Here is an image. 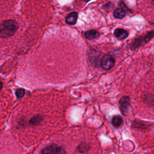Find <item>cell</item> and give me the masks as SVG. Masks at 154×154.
Instances as JSON below:
<instances>
[{
    "label": "cell",
    "instance_id": "1",
    "mask_svg": "<svg viewBox=\"0 0 154 154\" xmlns=\"http://www.w3.org/2000/svg\"><path fill=\"white\" fill-rule=\"evenodd\" d=\"M18 29L17 22L13 19L5 20L0 23V38H6L13 35Z\"/></svg>",
    "mask_w": 154,
    "mask_h": 154
},
{
    "label": "cell",
    "instance_id": "2",
    "mask_svg": "<svg viewBox=\"0 0 154 154\" xmlns=\"http://www.w3.org/2000/svg\"><path fill=\"white\" fill-rule=\"evenodd\" d=\"M41 154H66V152L61 146L52 144L45 147L42 150Z\"/></svg>",
    "mask_w": 154,
    "mask_h": 154
},
{
    "label": "cell",
    "instance_id": "3",
    "mask_svg": "<svg viewBox=\"0 0 154 154\" xmlns=\"http://www.w3.org/2000/svg\"><path fill=\"white\" fill-rule=\"evenodd\" d=\"M115 64L114 58L110 55H105L101 59L100 66L106 70L111 69Z\"/></svg>",
    "mask_w": 154,
    "mask_h": 154
},
{
    "label": "cell",
    "instance_id": "4",
    "mask_svg": "<svg viewBox=\"0 0 154 154\" xmlns=\"http://www.w3.org/2000/svg\"><path fill=\"white\" fill-rule=\"evenodd\" d=\"M120 109L123 115H127L131 109L130 99L128 96H123L119 100Z\"/></svg>",
    "mask_w": 154,
    "mask_h": 154
},
{
    "label": "cell",
    "instance_id": "5",
    "mask_svg": "<svg viewBox=\"0 0 154 154\" xmlns=\"http://www.w3.org/2000/svg\"><path fill=\"white\" fill-rule=\"evenodd\" d=\"M78 13L75 11L69 13L66 17V22L69 25H75L78 19Z\"/></svg>",
    "mask_w": 154,
    "mask_h": 154
},
{
    "label": "cell",
    "instance_id": "6",
    "mask_svg": "<svg viewBox=\"0 0 154 154\" xmlns=\"http://www.w3.org/2000/svg\"><path fill=\"white\" fill-rule=\"evenodd\" d=\"M114 34L115 36L121 40L126 38L128 36V32L126 30L122 28H117L114 30Z\"/></svg>",
    "mask_w": 154,
    "mask_h": 154
},
{
    "label": "cell",
    "instance_id": "7",
    "mask_svg": "<svg viewBox=\"0 0 154 154\" xmlns=\"http://www.w3.org/2000/svg\"><path fill=\"white\" fill-rule=\"evenodd\" d=\"M85 37L88 40H92L99 37V33L96 30H90L83 33Z\"/></svg>",
    "mask_w": 154,
    "mask_h": 154
},
{
    "label": "cell",
    "instance_id": "8",
    "mask_svg": "<svg viewBox=\"0 0 154 154\" xmlns=\"http://www.w3.org/2000/svg\"><path fill=\"white\" fill-rule=\"evenodd\" d=\"M111 122L114 127L119 128L122 125L123 119L120 116H116L112 117Z\"/></svg>",
    "mask_w": 154,
    "mask_h": 154
},
{
    "label": "cell",
    "instance_id": "9",
    "mask_svg": "<svg viewBox=\"0 0 154 154\" xmlns=\"http://www.w3.org/2000/svg\"><path fill=\"white\" fill-rule=\"evenodd\" d=\"M90 149V146L88 143H85V142H82L81 143L78 147H77V149L78 150V152H81V153H84V152H87L89 150V149Z\"/></svg>",
    "mask_w": 154,
    "mask_h": 154
},
{
    "label": "cell",
    "instance_id": "10",
    "mask_svg": "<svg viewBox=\"0 0 154 154\" xmlns=\"http://www.w3.org/2000/svg\"><path fill=\"white\" fill-rule=\"evenodd\" d=\"M114 16L117 19H123L125 16V11L122 8H116L113 13Z\"/></svg>",
    "mask_w": 154,
    "mask_h": 154
},
{
    "label": "cell",
    "instance_id": "11",
    "mask_svg": "<svg viewBox=\"0 0 154 154\" xmlns=\"http://www.w3.org/2000/svg\"><path fill=\"white\" fill-rule=\"evenodd\" d=\"M43 120V117L42 116H37L31 118L29 121V124L31 125H37L40 124Z\"/></svg>",
    "mask_w": 154,
    "mask_h": 154
},
{
    "label": "cell",
    "instance_id": "12",
    "mask_svg": "<svg viewBox=\"0 0 154 154\" xmlns=\"http://www.w3.org/2000/svg\"><path fill=\"white\" fill-rule=\"evenodd\" d=\"M25 94V90L23 88H18L16 91V95L17 99H20Z\"/></svg>",
    "mask_w": 154,
    "mask_h": 154
},
{
    "label": "cell",
    "instance_id": "13",
    "mask_svg": "<svg viewBox=\"0 0 154 154\" xmlns=\"http://www.w3.org/2000/svg\"><path fill=\"white\" fill-rule=\"evenodd\" d=\"M134 126L136 128H146L147 126H146L145 123L144 124L143 122H134Z\"/></svg>",
    "mask_w": 154,
    "mask_h": 154
},
{
    "label": "cell",
    "instance_id": "14",
    "mask_svg": "<svg viewBox=\"0 0 154 154\" xmlns=\"http://www.w3.org/2000/svg\"><path fill=\"white\" fill-rule=\"evenodd\" d=\"M154 36V31H151V32H148L146 36L144 37V42L145 43L147 42L148 41H149Z\"/></svg>",
    "mask_w": 154,
    "mask_h": 154
},
{
    "label": "cell",
    "instance_id": "15",
    "mask_svg": "<svg viewBox=\"0 0 154 154\" xmlns=\"http://www.w3.org/2000/svg\"><path fill=\"white\" fill-rule=\"evenodd\" d=\"M120 5H121V8L123 10H126V11H129V9L126 7V6L123 4V2H120Z\"/></svg>",
    "mask_w": 154,
    "mask_h": 154
},
{
    "label": "cell",
    "instance_id": "16",
    "mask_svg": "<svg viewBox=\"0 0 154 154\" xmlns=\"http://www.w3.org/2000/svg\"><path fill=\"white\" fill-rule=\"evenodd\" d=\"M2 87V82H1V81H0V89H1Z\"/></svg>",
    "mask_w": 154,
    "mask_h": 154
},
{
    "label": "cell",
    "instance_id": "17",
    "mask_svg": "<svg viewBox=\"0 0 154 154\" xmlns=\"http://www.w3.org/2000/svg\"><path fill=\"white\" fill-rule=\"evenodd\" d=\"M84 1H85L87 2V1H90V0H84Z\"/></svg>",
    "mask_w": 154,
    "mask_h": 154
},
{
    "label": "cell",
    "instance_id": "18",
    "mask_svg": "<svg viewBox=\"0 0 154 154\" xmlns=\"http://www.w3.org/2000/svg\"><path fill=\"white\" fill-rule=\"evenodd\" d=\"M152 1H153V2H154V0H152Z\"/></svg>",
    "mask_w": 154,
    "mask_h": 154
}]
</instances>
